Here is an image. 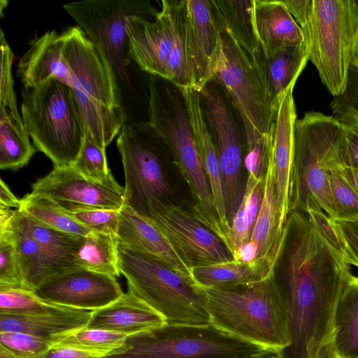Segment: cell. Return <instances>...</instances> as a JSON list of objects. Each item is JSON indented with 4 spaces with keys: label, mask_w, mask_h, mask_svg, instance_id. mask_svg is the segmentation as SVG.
Here are the masks:
<instances>
[{
    "label": "cell",
    "mask_w": 358,
    "mask_h": 358,
    "mask_svg": "<svg viewBox=\"0 0 358 358\" xmlns=\"http://www.w3.org/2000/svg\"><path fill=\"white\" fill-rule=\"evenodd\" d=\"M329 108L332 116L342 124H358V69L350 68L345 90L334 96Z\"/></svg>",
    "instance_id": "46"
},
{
    "label": "cell",
    "mask_w": 358,
    "mask_h": 358,
    "mask_svg": "<svg viewBox=\"0 0 358 358\" xmlns=\"http://www.w3.org/2000/svg\"><path fill=\"white\" fill-rule=\"evenodd\" d=\"M62 34V53L76 81V88L111 108L120 107L114 81L100 53L78 25Z\"/></svg>",
    "instance_id": "15"
},
{
    "label": "cell",
    "mask_w": 358,
    "mask_h": 358,
    "mask_svg": "<svg viewBox=\"0 0 358 358\" xmlns=\"http://www.w3.org/2000/svg\"><path fill=\"white\" fill-rule=\"evenodd\" d=\"M20 356L22 358H102L105 355L75 347L57 345L39 355Z\"/></svg>",
    "instance_id": "51"
},
{
    "label": "cell",
    "mask_w": 358,
    "mask_h": 358,
    "mask_svg": "<svg viewBox=\"0 0 358 358\" xmlns=\"http://www.w3.org/2000/svg\"><path fill=\"white\" fill-rule=\"evenodd\" d=\"M302 31L309 61L329 92L338 96L358 48V0H311Z\"/></svg>",
    "instance_id": "8"
},
{
    "label": "cell",
    "mask_w": 358,
    "mask_h": 358,
    "mask_svg": "<svg viewBox=\"0 0 358 358\" xmlns=\"http://www.w3.org/2000/svg\"><path fill=\"white\" fill-rule=\"evenodd\" d=\"M199 289L216 329L266 350L282 352L290 346L287 310L275 275L245 286Z\"/></svg>",
    "instance_id": "3"
},
{
    "label": "cell",
    "mask_w": 358,
    "mask_h": 358,
    "mask_svg": "<svg viewBox=\"0 0 358 358\" xmlns=\"http://www.w3.org/2000/svg\"><path fill=\"white\" fill-rule=\"evenodd\" d=\"M210 1L220 31H226L251 57L262 59L253 24V0Z\"/></svg>",
    "instance_id": "29"
},
{
    "label": "cell",
    "mask_w": 358,
    "mask_h": 358,
    "mask_svg": "<svg viewBox=\"0 0 358 358\" xmlns=\"http://www.w3.org/2000/svg\"><path fill=\"white\" fill-rule=\"evenodd\" d=\"M72 166L94 181L106 182L113 177L108 166L106 150L99 148L87 135H85L80 152Z\"/></svg>",
    "instance_id": "44"
},
{
    "label": "cell",
    "mask_w": 358,
    "mask_h": 358,
    "mask_svg": "<svg viewBox=\"0 0 358 358\" xmlns=\"http://www.w3.org/2000/svg\"><path fill=\"white\" fill-rule=\"evenodd\" d=\"M62 34L48 31L34 38L29 47L20 57L17 76L23 87L38 86L54 78L71 89L76 81L62 53Z\"/></svg>",
    "instance_id": "22"
},
{
    "label": "cell",
    "mask_w": 358,
    "mask_h": 358,
    "mask_svg": "<svg viewBox=\"0 0 358 358\" xmlns=\"http://www.w3.org/2000/svg\"><path fill=\"white\" fill-rule=\"evenodd\" d=\"M20 212L32 237L55 264L65 272L79 268L76 255L85 237L48 227Z\"/></svg>",
    "instance_id": "34"
},
{
    "label": "cell",
    "mask_w": 358,
    "mask_h": 358,
    "mask_svg": "<svg viewBox=\"0 0 358 358\" xmlns=\"http://www.w3.org/2000/svg\"><path fill=\"white\" fill-rule=\"evenodd\" d=\"M285 226L281 222L275 173L271 157L264 176V195L259 213L248 245L241 260L266 261L275 271L284 243Z\"/></svg>",
    "instance_id": "20"
},
{
    "label": "cell",
    "mask_w": 358,
    "mask_h": 358,
    "mask_svg": "<svg viewBox=\"0 0 358 358\" xmlns=\"http://www.w3.org/2000/svg\"><path fill=\"white\" fill-rule=\"evenodd\" d=\"M115 238L118 244L157 259L193 282L190 268L150 219L123 206Z\"/></svg>",
    "instance_id": "21"
},
{
    "label": "cell",
    "mask_w": 358,
    "mask_h": 358,
    "mask_svg": "<svg viewBox=\"0 0 358 358\" xmlns=\"http://www.w3.org/2000/svg\"><path fill=\"white\" fill-rule=\"evenodd\" d=\"M238 358H282V352L263 350L247 356Z\"/></svg>",
    "instance_id": "55"
},
{
    "label": "cell",
    "mask_w": 358,
    "mask_h": 358,
    "mask_svg": "<svg viewBox=\"0 0 358 358\" xmlns=\"http://www.w3.org/2000/svg\"><path fill=\"white\" fill-rule=\"evenodd\" d=\"M333 351L342 358H358V278L345 282L334 313Z\"/></svg>",
    "instance_id": "31"
},
{
    "label": "cell",
    "mask_w": 358,
    "mask_h": 358,
    "mask_svg": "<svg viewBox=\"0 0 358 358\" xmlns=\"http://www.w3.org/2000/svg\"><path fill=\"white\" fill-rule=\"evenodd\" d=\"M281 1L303 29L309 19L311 0H281Z\"/></svg>",
    "instance_id": "52"
},
{
    "label": "cell",
    "mask_w": 358,
    "mask_h": 358,
    "mask_svg": "<svg viewBox=\"0 0 358 358\" xmlns=\"http://www.w3.org/2000/svg\"><path fill=\"white\" fill-rule=\"evenodd\" d=\"M8 289L31 291L23 277L14 241L6 229L0 231V290Z\"/></svg>",
    "instance_id": "43"
},
{
    "label": "cell",
    "mask_w": 358,
    "mask_h": 358,
    "mask_svg": "<svg viewBox=\"0 0 358 358\" xmlns=\"http://www.w3.org/2000/svg\"><path fill=\"white\" fill-rule=\"evenodd\" d=\"M309 61L306 45L282 49L262 60V68L268 90L273 100L280 98L296 80Z\"/></svg>",
    "instance_id": "33"
},
{
    "label": "cell",
    "mask_w": 358,
    "mask_h": 358,
    "mask_svg": "<svg viewBox=\"0 0 358 358\" xmlns=\"http://www.w3.org/2000/svg\"><path fill=\"white\" fill-rule=\"evenodd\" d=\"M294 85L280 98L272 127L271 157L273 164L281 222L285 226L290 212L294 127L297 120L293 96Z\"/></svg>",
    "instance_id": "19"
},
{
    "label": "cell",
    "mask_w": 358,
    "mask_h": 358,
    "mask_svg": "<svg viewBox=\"0 0 358 358\" xmlns=\"http://www.w3.org/2000/svg\"><path fill=\"white\" fill-rule=\"evenodd\" d=\"M63 8L93 43L110 71L124 124L146 122L141 111L144 107L148 112L143 105L148 108V84L143 83L145 72L130 56L125 27L129 17L155 19L157 11L143 0H85L65 3Z\"/></svg>",
    "instance_id": "2"
},
{
    "label": "cell",
    "mask_w": 358,
    "mask_h": 358,
    "mask_svg": "<svg viewBox=\"0 0 358 358\" xmlns=\"http://www.w3.org/2000/svg\"><path fill=\"white\" fill-rule=\"evenodd\" d=\"M166 324L164 316L127 290L110 305L93 310L87 327L132 335Z\"/></svg>",
    "instance_id": "26"
},
{
    "label": "cell",
    "mask_w": 358,
    "mask_h": 358,
    "mask_svg": "<svg viewBox=\"0 0 358 358\" xmlns=\"http://www.w3.org/2000/svg\"><path fill=\"white\" fill-rule=\"evenodd\" d=\"M130 335L85 327L64 338L55 345H66L99 352L105 356L121 348Z\"/></svg>",
    "instance_id": "40"
},
{
    "label": "cell",
    "mask_w": 358,
    "mask_h": 358,
    "mask_svg": "<svg viewBox=\"0 0 358 358\" xmlns=\"http://www.w3.org/2000/svg\"><path fill=\"white\" fill-rule=\"evenodd\" d=\"M70 217L93 231L115 235L120 210L90 206L66 201H55Z\"/></svg>",
    "instance_id": "39"
},
{
    "label": "cell",
    "mask_w": 358,
    "mask_h": 358,
    "mask_svg": "<svg viewBox=\"0 0 358 358\" xmlns=\"http://www.w3.org/2000/svg\"><path fill=\"white\" fill-rule=\"evenodd\" d=\"M343 177L358 192V169L338 167Z\"/></svg>",
    "instance_id": "54"
},
{
    "label": "cell",
    "mask_w": 358,
    "mask_h": 358,
    "mask_svg": "<svg viewBox=\"0 0 358 358\" xmlns=\"http://www.w3.org/2000/svg\"><path fill=\"white\" fill-rule=\"evenodd\" d=\"M161 141L148 122L124 124L116 141L125 178L124 206L147 218L153 205L171 196Z\"/></svg>",
    "instance_id": "11"
},
{
    "label": "cell",
    "mask_w": 358,
    "mask_h": 358,
    "mask_svg": "<svg viewBox=\"0 0 358 358\" xmlns=\"http://www.w3.org/2000/svg\"><path fill=\"white\" fill-rule=\"evenodd\" d=\"M10 231L15 246L24 280L34 292L52 278L64 273L47 255L24 223L20 212L15 210L10 222L3 229Z\"/></svg>",
    "instance_id": "28"
},
{
    "label": "cell",
    "mask_w": 358,
    "mask_h": 358,
    "mask_svg": "<svg viewBox=\"0 0 358 358\" xmlns=\"http://www.w3.org/2000/svg\"><path fill=\"white\" fill-rule=\"evenodd\" d=\"M352 66H354V67L358 69V48H357V50L356 54L355 55V57L353 59V61H352Z\"/></svg>",
    "instance_id": "57"
},
{
    "label": "cell",
    "mask_w": 358,
    "mask_h": 358,
    "mask_svg": "<svg viewBox=\"0 0 358 358\" xmlns=\"http://www.w3.org/2000/svg\"><path fill=\"white\" fill-rule=\"evenodd\" d=\"M180 90L210 185L220 227L219 236L224 242L230 227L227 218L216 148L206 120L201 95L192 87Z\"/></svg>",
    "instance_id": "23"
},
{
    "label": "cell",
    "mask_w": 358,
    "mask_h": 358,
    "mask_svg": "<svg viewBox=\"0 0 358 358\" xmlns=\"http://www.w3.org/2000/svg\"><path fill=\"white\" fill-rule=\"evenodd\" d=\"M349 264L320 234L308 214L291 211L275 271L289 319L287 358H320L333 348L334 313L351 273Z\"/></svg>",
    "instance_id": "1"
},
{
    "label": "cell",
    "mask_w": 358,
    "mask_h": 358,
    "mask_svg": "<svg viewBox=\"0 0 358 358\" xmlns=\"http://www.w3.org/2000/svg\"><path fill=\"white\" fill-rule=\"evenodd\" d=\"M272 131L268 134L244 140L245 154L243 164L248 174L256 178H264L269 160L271 148Z\"/></svg>",
    "instance_id": "47"
},
{
    "label": "cell",
    "mask_w": 358,
    "mask_h": 358,
    "mask_svg": "<svg viewBox=\"0 0 358 358\" xmlns=\"http://www.w3.org/2000/svg\"><path fill=\"white\" fill-rule=\"evenodd\" d=\"M148 218L160 229L189 268L234 259L218 235L192 213L171 201L157 202L149 210Z\"/></svg>",
    "instance_id": "13"
},
{
    "label": "cell",
    "mask_w": 358,
    "mask_h": 358,
    "mask_svg": "<svg viewBox=\"0 0 358 358\" xmlns=\"http://www.w3.org/2000/svg\"><path fill=\"white\" fill-rule=\"evenodd\" d=\"M93 310L63 306L47 313L31 315L0 313V331L29 334L51 341L54 345L87 327Z\"/></svg>",
    "instance_id": "25"
},
{
    "label": "cell",
    "mask_w": 358,
    "mask_h": 358,
    "mask_svg": "<svg viewBox=\"0 0 358 358\" xmlns=\"http://www.w3.org/2000/svg\"><path fill=\"white\" fill-rule=\"evenodd\" d=\"M263 59L251 57L226 31H220L210 82L222 87L240 117L244 139L270 134L275 117L278 103L267 88Z\"/></svg>",
    "instance_id": "9"
},
{
    "label": "cell",
    "mask_w": 358,
    "mask_h": 358,
    "mask_svg": "<svg viewBox=\"0 0 358 358\" xmlns=\"http://www.w3.org/2000/svg\"><path fill=\"white\" fill-rule=\"evenodd\" d=\"M320 358H342V357H340L338 355H337L335 352H334L332 350L330 352L323 355Z\"/></svg>",
    "instance_id": "56"
},
{
    "label": "cell",
    "mask_w": 358,
    "mask_h": 358,
    "mask_svg": "<svg viewBox=\"0 0 358 358\" xmlns=\"http://www.w3.org/2000/svg\"><path fill=\"white\" fill-rule=\"evenodd\" d=\"M191 276L198 288H225L245 286L262 282L275 275L264 260L233 259L190 268Z\"/></svg>",
    "instance_id": "27"
},
{
    "label": "cell",
    "mask_w": 358,
    "mask_h": 358,
    "mask_svg": "<svg viewBox=\"0 0 358 358\" xmlns=\"http://www.w3.org/2000/svg\"><path fill=\"white\" fill-rule=\"evenodd\" d=\"M117 251L128 291L164 316L166 324L210 325L203 296L192 281L147 254L118 243Z\"/></svg>",
    "instance_id": "6"
},
{
    "label": "cell",
    "mask_w": 358,
    "mask_h": 358,
    "mask_svg": "<svg viewBox=\"0 0 358 358\" xmlns=\"http://www.w3.org/2000/svg\"><path fill=\"white\" fill-rule=\"evenodd\" d=\"M343 126L338 153V167L358 169V124Z\"/></svg>",
    "instance_id": "50"
},
{
    "label": "cell",
    "mask_w": 358,
    "mask_h": 358,
    "mask_svg": "<svg viewBox=\"0 0 358 358\" xmlns=\"http://www.w3.org/2000/svg\"><path fill=\"white\" fill-rule=\"evenodd\" d=\"M20 200L17 210L43 225L83 237L93 232L70 217L47 196L31 192Z\"/></svg>",
    "instance_id": "36"
},
{
    "label": "cell",
    "mask_w": 358,
    "mask_h": 358,
    "mask_svg": "<svg viewBox=\"0 0 358 358\" xmlns=\"http://www.w3.org/2000/svg\"><path fill=\"white\" fill-rule=\"evenodd\" d=\"M264 350L211 325L164 326L130 335L102 358H238Z\"/></svg>",
    "instance_id": "10"
},
{
    "label": "cell",
    "mask_w": 358,
    "mask_h": 358,
    "mask_svg": "<svg viewBox=\"0 0 358 358\" xmlns=\"http://www.w3.org/2000/svg\"><path fill=\"white\" fill-rule=\"evenodd\" d=\"M20 200L13 194L6 182L0 180V207L19 208Z\"/></svg>",
    "instance_id": "53"
},
{
    "label": "cell",
    "mask_w": 358,
    "mask_h": 358,
    "mask_svg": "<svg viewBox=\"0 0 358 358\" xmlns=\"http://www.w3.org/2000/svg\"><path fill=\"white\" fill-rule=\"evenodd\" d=\"M71 92L85 135L106 150L124 124L121 108L107 106L78 90L71 89Z\"/></svg>",
    "instance_id": "30"
},
{
    "label": "cell",
    "mask_w": 358,
    "mask_h": 358,
    "mask_svg": "<svg viewBox=\"0 0 358 358\" xmlns=\"http://www.w3.org/2000/svg\"><path fill=\"white\" fill-rule=\"evenodd\" d=\"M1 46V82L0 108L5 109L13 117L22 121L17 104L12 75L14 55L8 43L3 30L0 34Z\"/></svg>",
    "instance_id": "45"
},
{
    "label": "cell",
    "mask_w": 358,
    "mask_h": 358,
    "mask_svg": "<svg viewBox=\"0 0 358 358\" xmlns=\"http://www.w3.org/2000/svg\"><path fill=\"white\" fill-rule=\"evenodd\" d=\"M63 306L44 301L34 292L17 289L0 290V313L38 314L53 311Z\"/></svg>",
    "instance_id": "41"
},
{
    "label": "cell",
    "mask_w": 358,
    "mask_h": 358,
    "mask_svg": "<svg viewBox=\"0 0 358 358\" xmlns=\"http://www.w3.org/2000/svg\"><path fill=\"white\" fill-rule=\"evenodd\" d=\"M22 121L0 108V168L17 170L26 166L36 152Z\"/></svg>",
    "instance_id": "35"
},
{
    "label": "cell",
    "mask_w": 358,
    "mask_h": 358,
    "mask_svg": "<svg viewBox=\"0 0 358 358\" xmlns=\"http://www.w3.org/2000/svg\"><path fill=\"white\" fill-rule=\"evenodd\" d=\"M264 189V178H256L248 174L243 198L224 241L236 260H241L250 241L262 206Z\"/></svg>",
    "instance_id": "32"
},
{
    "label": "cell",
    "mask_w": 358,
    "mask_h": 358,
    "mask_svg": "<svg viewBox=\"0 0 358 358\" xmlns=\"http://www.w3.org/2000/svg\"><path fill=\"white\" fill-rule=\"evenodd\" d=\"M219 163L226 214L229 227L243 198L244 154L236 118L220 92L210 82L199 92Z\"/></svg>",
    "instance_id": "12"
},
{
    "label": "cell",
    "mask_w": 358,
    "mask_h": 358,
    "mask_svg": "<svg viewBox=\"0 0 358 358\" xmlns=\"http://www.w3.org/2000/svg\"><path fill=\"white\" fill-rule=\"evenodd\" d=\"M252 20L264 58L305 43L302 29L281 0H253Z\"/></svg>",
    "instance_id": "24"
},
{
    "label": "cell",
    "mask_w": 358,
    "mask_h": 358,
    "mask_svg": "<svg viewBox=\"0 0 358 358\" xmlns=\"http://www.w3.org/2000/svg\"><path fill=\"white\" fill-rule=\"evenodd\" d=\"M328 180L334 210V220H358V192L343 177L338 167L331 169Z\"/></svg>",
    "instance_id": "42"
},
{
    "label": "cell",
    "mask_w": 358,
    "mask_h": 358,
    "mask_svg": "<svg viewBox=\"0 0 358 358\" xmlns=\"http://www.w3.org/2000/svg\"><path fill=\"white\" fill-rule=\"evenodd\" d=\"M76 264L79 268L119 277L121 273L115 236L93 231L85 237L76 255Z\"/></svg>",
    "instance_id": "37"
},
{
    "label": "cell",
    "mask_w": 358,
    "mask_h": 358,
    "mask_svg": "<svg viewBox=\"0 0 358 358\" xmlns=\"http://www.w3.org/2000/svg\"><path fill=\"white\" fill-rule=\"evenodd\" d=\"M31 189V192L55 201L118 210L124 206V188L114 177L106 182L94 181L72 166H54L49 173L36 180Z\"/></svg>",
    "instance_id": "17"
},
{
    "label": "cell",
    "mask_w": 358,
    "mask_h": 358,
    "mask_svg": "<svg viewBox=\"0 0 358 358\" xmlns=\"http://www.w3.org/2000/svg\"><path fill=\"white\" fill-rule=\"evenodd\" d=\"M21 117L36 150L54 166H72L85 139V132L71 88L51 78L35 87H22Z\"/></svg>",
    "instance_id": "7"
},
{
    "label": "cell",
    "mask_w": 358,
    "mask_h": 358,
    "mask_svg": "<svg viewBox=\"0 0 358 358\" xmlns=\"http://www.w3.org/2000/svg\"><path fill=\"white\" fill-rule=\"evenodd\" d=\"M0 343L8 349L23 356L39 355L54 346L47 339L17 331H0Z\"/></svg>",
    "instance_id": "48"
},
{
    "label": "cell",
    "mask_w": 358,
    "mask_h": 358,
    "mask_svg": "<svg viewBox=\"0 0 358 358\" xmlns=\"http://www.w3.org/2000/svg\"><path fill=\"white\" fill-rule=\"evenodd\" d=\"M333 222L341 238L344 259L358 267V220H333Z\"/></svg>",
    "instance_id": "49"
},
{
    "label": "cell",
    "mask_w": 358,
    "mask_h": 358,
    "mask_svg": "<svg viewBox=\"0 0 358 358\" xmlns=\"http://www.w3.org/2000/svg\"><path fill=\"white\" fill-rule=\"evenodd\" d=\"M168 3L173 27V47L169 62L168 82L180 90L192 87L186 50L184 0H168Z\"/></svg>",
    "instance_id": "38"
},
{
    "label": "cell",
    "mask_w": 358,
    "mask_h": 358,
    "mask_svg": "<svg viewBox=\"0 0 358 358\" xmlns=\"http://www.w3.org/2000/svg\"><path fill=\"white\" fill-rule=\"evenodd\" d=\"M154 76L148 78V123L169 148L185 178L196 204L193 215L216 234L220 227L210 185L180 90Z\"/></svg>",
    "instance_id": "4"
},
{
    "label": "cell",
    "mask_w": 358,
    "mask_h": 358,
    "mask_svg": "<svg viewBox=\"0 0 358 358\" xmlns=\"http://www.w3.org/2000/svg\"><path fill=\"white\" fill-rule=\"evenodd\" d=\"M34 293L55 304L96 310L113 303L124 292L116 277L78 268L52 278Z\"/></svg>",
    "instance_id": "14"
},
{
    "label": "cell",
    "mask_w": 358,
    "mask_h": 358,
    "mask_svg": "<svg viewBox=\"0 0 358 358\" xmlns=\"http://www.w3.org/2000/svg\"><path fill=\"white\" fill-rule=\"evenodd\" d=\"M186 50L192 88L200 92L211 81V66L220 31L210 1L184 0Z\"/></svg>",
    "instance_id": "18"
},
{
    "label": "cell",
    "mask_w": 358,
    "mask_h": 358,
    "mask_svg": "<svg viewBox=\"0 0 358 358\" xmlns=\"http://www.w3.org/2000/svg\"><path fill=\"white\" fill-rule=\"evenodd\" d=\"M343 132V124L332 115L320 112H307L296 120L290 212L319 208L334 220L328 175L331 169L338 167Z\"/></svg>",
    "instance_id": "5"
},
{
    "label": "cell",
    "mask_w": 358,
    "mask_h": 358,
    "mask_svg": "<svg viewBox=\"0 0 358 358\" xmlns=\"http://www.w3.org/2000/svg\"><path fill=\"white\" fill-rule=\"evenodd\" d=\"M125 30L130 56L139 68L148 75L169 81L173 27L168 0L162 1L161 10L155 19L128 17Z\"/></svg>",
    "instance_id": "16"
}]
</instances>
